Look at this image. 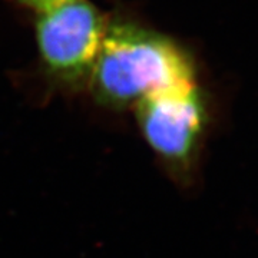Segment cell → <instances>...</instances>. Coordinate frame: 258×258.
<instances>
[{
  "label": "cell",
  "instance_id": "7a4b0ae2",
  "mask_svg": "<svg viewBox=\"0 0 258 258\" xmlns=\"http://www.w3.org/2000/svg\"><path fill=\"white\" fill-rule=\"evenodd\" d=\"M37 18V50L47 71L63 81L91 74L108 29L92 3L66 0Z\"/></svg>",
  "mask_w": 258,
  "mask_h": 258
},
{
  "label": "cell",
  "instance_id": "6da1fadb",
  "mask_svg": "<svg viewBox=\"0 0 258 258\" xmlns=\"http://www.w3.org/2000/svg\"><path fill=\"white\" fill-rule=\"evenodd\" d=\"M91 78L103 103L122 108L159 91L195 82V69L189 56L171 39L116 25L106 29Z\"/></svg>",
  "mask_w": 258,
  "mask_h": 258
},
{
  "label": "cell",
  "instance_id": "277c9868",
  "mask_svg": "<svg viewBox=\"0 0 258 258\" xmlns=\"http://www.w3.org/2000/svg\"><path fill=\"white\" fill-rule=\"evenodd\" d=\"M20 3H23L25 6H28L30 9L36 10L37 13L45 12L47 9H52L57 5L63 3L66 0H19Z\"/></svg>",
  "mask_w": 258,
  "mask_h": 258
},
{
  "label": "cell",
  "instance_id": "3957f363",
  "mask_svg": "<svg viewBox=\"0 0 258 258\" xmlns=\"http://www.w3.org/2000/svg\"><path fill=\"white\" fill-rule=\"evenodd\" d=\"M137 106L149 147L171 165L188 168L207 125V105L197 82L152 93Z\"/></svg>",
  "mask_w": 258,
  "mask_h": 258
}]
</instances>
